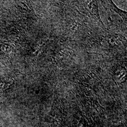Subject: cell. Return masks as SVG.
<instances>
[{
  "instance_id": "6da1fadb",
  "label": "cell",
  "mask_w": 127,
  "mask_h": 127,
  "mask_svg": "<svg viewBox=\"0 0 127 127\" xmlns=\"http://www.w3.org/2000/svg\"><path fill=\"white\" fill-rule=\"evenodd\" d=\"M10 84H9L8 83H0V91H3L4 89H6L7 88H8V87Z\"/></svg>"
}]
</instances>
